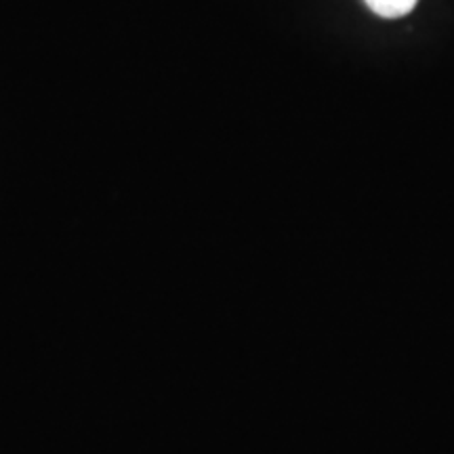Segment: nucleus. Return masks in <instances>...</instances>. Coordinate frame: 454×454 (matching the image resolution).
<instances>
[{
    "mask_svg": "<svg viewBox=\"0 0 454 454\" xmlns=\"http://www.w3.org/2000/svg\"><path fill=\"white\" fill-rule=\"evenodd\" d=\"M366 4L381 17H402L411 13L417 0H366Z\"/></svg>",
    "mask_w": 454,
    "mask_h": 454,
    "instance_id": "obj_1",
    "label": "nucleus"
}]
</instances>
